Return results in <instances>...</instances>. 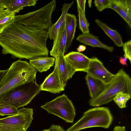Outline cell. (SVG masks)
<instances>
[{"mask_svg": "<svg viewBox=\"0 0 131 131\" xmlns=\"http://www.w3.org/2000/svg\"><path fill=\"white\" fill-rule=\"evenodd\" d=\"M48 33L46 30L14 22L0 34L2 53L10 54L14 58L29 60L47 56Z\"/></svg>", "mask_w": 131, "mask_h": 131, "instance_id": "cell-1", "label": "cell"}, {"mask_svg": "<svg viewBox=\"0 0 131 131\" xmlns=\"http://www.w3.org/2000/svg\"><path fill=\"white\" fill-rule=\"evenodd\" d=\"M37 72L27 61L14 62L0 83V97L14 88L36 80Z\"/></svg>", "mask_w": 131, "mask_h": 131, "instance_id": "cell-2", "label": "cell"}, {"mask_svg": "<svg viewBox=\"0 0 131 131\" xmlns=\"http://www.w3.org/2000/svg\"><path fill=\"white\" fill-rule=\"evenodd\" d=\"M123 92L131 96V79L123 69H120L112 78L106 83L102 92L89 101L90 105L97 107L105 105L113 100L116 95Z\"/></svg>", "mask_w": 131, "mask_h": 131, "instance_id": "cell-3", "label": "cell"}, {"mask_svg": "<svg viewBox=\"0 0 131 131\" xmlns=\"http://www.w3.org/2000/svg\"><path fill=\"white\" fill-rule=\"evenodd\" d=\"M41 91L36 80L10 90L0 97V108L11 106L18 108L26 106Z\"/></svg>", "mask_w": 131, "mask_h": 131, "instance_id": "cell-4", "label": "cell"}, {"mask_svg": "<svg viewBox=\"0 0 131 131\" xmlns=\"http://www.w3.org/2000/svg\"><path fill=\"white\" fill-rule=\"evenodd\" d=\"M113 120V116L108 108L96 107L84 112L82 117L66 131H79L93 127L108 128Z\"/></svg>", "mask_w": 131, "mask_h": 131, "instance_id": "cell-5", "label": "cell"}, {"mask_svg": "<svg viewBox=\"0 0 131 131\" xmlns=\"http://www.w3.org/2000/svg\"><path fill=\"white\" fill-rule=\"evenodd\" d=\"M40 107L48 114L57 116L68 123H73L76 116L75 110L73 103L65 94Z\"/></svg>", "mask_w": 131, "mask_h": 131, "instance_id": "cell-6", "label": "cell"}, {"mask_svg": "<svg viewBox=\"0 0 131 131\" xmlns=\"http://www.w3.org/2000/svg\"><path fill=\"white\" fill-rule=\"evenodd\" d=\"M16 115L0 118V131H26L33 119L32 108L23 107Z\"/></svg>", "mask_w": 131, "mask_h": 131, "instance_id": "cell-7", "label": "cell"}, {"mask_svg": "<svg viewBox=\"0 0 131 131\" xmlns=\"http://www.w3.org/2000/svg\"><path fill=\"white\" fill-rule=\"evenodd\" d=\"M87 74L106 83L114 77V74L108 70L103 63L97 57L90 58Z\"/></svg>", "mask_w": 131, "mask_h": 131, "instance_id": "cell-8", "label": "cell"}, {"mask_svg": "<svg viewBox=\"0 0 131 131\" xmlns=\"http://www.w3.org/2000/svg\"><path fill=\"white\" fill-rule=\"evenodd\" d=\"M66 62L75 71L86 72L88 68L90 58L78 52L71 51L64 56Z\"/></svg>", "mask_w": 131, "mask_h": 131, "instance_id": "cell-9", "label": "cell"}, {"mask_svg": "<svg viewBox=\"0 0 131 131\" xmlns=\"http://www.w3.org/2000/svg\"><path fill=\"white\" fill-rule=\"evenodd\" d=\"M41 91H44L56 94L64 90L56 66L55 65L53 71L40 84Z\"/></svg>", "mask_w": 131, "mask_h": 131, "instance_id": "cell-10", "label": "cell"}, {"mask_svg": "<svg viewBox=\"0 0 131 131\" xmlns=\"http://www.w3.org/2000/svg\"><path fill=\"white\" fill-rule=\"evenodd\" d=\"M67 37L65 20L59 29L54 39L53 46L50 52L51 56L55 58L60 55H64Z\"/></svg>", "mask_w": 131, "mask_h": 131, "instance_id": "cell-11", "label": "cell"}, {"mask_svg": "<svg viewBox=\"0 0 131 131\" xmlns=\"http://www.w3.org/2000/svg\"><path fill=\"white\" fill-rule=\"evenodd\" d=\"M109 8L117 13L131 28V0H111Z\"/></svg>", "mask_w": 131, "mask_h": 131, "instance_id": "cell-12", "label": "cell"}, {"mask_svg": "<svg viewBox=\"0 0 131 131\" xmlns=\"http://www.w3.org/2000/svg\"><path fill=\"white\" fill-rule=\"evenodd\" d=\"M64 56L60 55L55 58V65L57 67L62 83L65 87L68 80L72 77L76 72L66 62Z\"/></svg>", "mask_w": 131, "mask_h": 131, "instance_id": "cell-13", "label": "cell"}, {"mask_svg": "<svg viewBox=\"0 0 131 131\" xmlns=\"http://www.w3.org/2000/svg\"><path fill=\"white\" fill-rule=\"evenodd\" d=\"M76 40L86 45L93 47L103 48L110 52H112L114 50L113 47L109 46L104 44L99 40L98 37L90 33L80 34L77 38Z\"/></svg>", "mask_w": 131, "mask_h": 131, "instance_id": "cell-14", "label": "cell"}, {"mask_svg": "<svg viewBox=\"0 0 131 131\" xmlns=\"http://www.w3.org/2000/svg\"><path fill=\"white\" fill-rule=\"evenodd\" d=\"M67 39L65 52L71 45L74 38L77 23L75 15L68 13L65 17Z\"/></svg>", "mask_w": 131, "mask_h": 131, "instance_id": "cell-15", "label": "cell"}, {"mask_svg": "<svg viewBox=\"0 0 131 131\" xmlns=\"http://www.w3.org/2000/svg\"><path fill=\"white\" fill-rule=\"evenodd\" d=\"M55 59L53 57L41 56L30 60L29 63L37 71H47L53 66Z\"/></svg>", "mask_w": 131, "mask_h": 131, "instance_id": "cell-16", "label": "cell"}, {"mask_svg": "<svg viewBox=\"0 0 131 131\" xmlns=\"http://www.w3.org/2000/svg\"><path fill=\"white\" fill-rule=\"evenodd\" d=\"M85 78L91 99H94L102 92L105 87L106 83L87 74Z\"/></svg>", "mask_w": 131, "mask_h": 131, "instance_id": "cell-17", "label": "cell"}, {"mask_svg": "<svg viewBox=\"0 0 131 131\" xmlns=\"http://www.w3.org/2000/svg\"><path fill=\"white\" fill-rule=\"evenodd\" d=\"M74 2V1H73L70 3H65L62 5L61 16L55 23L52 24L49 30L48 36L50 39H54L58 31L65 20L66 15Z\"/></svg>", "mask_w": 131, "mask_h": 131, "instance_id": "cell-18", "label": "cell"}, {"mask_svg": "<svg viewBox=\"0 0 131 131\" xmlns=\"http://www.w3.org/2000/svg\"><path fill=\"white\" fill-rule=\"evenodd\" d=\"M95 22L112 40L114 44L118 47L122 46L123 43L122 38L116 30L111 29L106 24L99 19H96Z\"/></svg>", "mask_w": 131, "mask_h": 131, "instance_id": "cell-19", "label": "cell"}, {"mask_svg": "<svg viewBox=\"0 0 131 131\" xmlns=\"http://www.w3.org/2000/svg\"><path fill=\"white\" fill-rule=\"evenodd\" d=\"M16 14L15 12L6 9L0 12V34L14 23Z\"/></svg>", "mask_w": 131, "mask_h": 131, "instance_id": "cell-20", "label": "cell"}, {"mask_svg": "<svg viewBox=\"0 0 131 131\" xmlns=\"http://www.w3.org/2000/svg\"><path fill=\"white\" fill-rule=\"evenodd\" d=\"M37 1V0H10L6 6V9L17 13L24 7L35 6Z\"/></svg>", "mask_w": 131, "mask_h": 131, "instance_id": "cell-21", "label": "cell"}, {"mask_svg": "<svg viewBox=\"0 0 131 131\" xmlns=\"http://www.w3.org/2000/svg\"><path fill=\"white\" fill-rule=\"evenodd\" d=\"M131 97L129 95L121 92L116 95L113 100L120 108L122 109L126 108V103Z\"/></svg>", "mask_w": 131, "mask_h": 131, "instance_id": "cell-22", "label": "cell"}, {"mask_svg": "<svg viewBox=\"0 0 131 131\" xmlns=\"http://www.w3.org/2000/svg\"><path fill=\"white\" fill-rule=\"evenodd\" d=\"M79 19V28L83 34L89 33V24L85 16L79 10H78Z\"/></svg>", "mask_w": 131, "mask_h": 131, "instance_id": "cell-23", "label": "cell"}, {"mask_svg": "<svg viewBox=\"0 0 131 131\" xmlns=\"http://www.w3.org/2000/svg\"><path fill=\"white\" fill-rule=\"evenodd\" d=\"M18 111V108L13 106L3 107L0 108V115H13L17 114Z\"/></svg>", "mask_w": 131, "mask_h": 131, "instance_id": "cell-24", "label": "cell"}, {"mask_svg": "<svg viewBox=\"0 0 131 131\" xmlns=\"http://www.w3.org/2000/svg\"><path fill=\"white\" fill-rule=\"evenodd\" d=\"M110 3L111 0H95L94 1L95 6L99 12L109 8Z\"/></svg>", "mask_w": 131, "mask_h": 131, "instance_id": "cell-25", "label": "cell"}, {"mask_svg": "<svg viewBox=\"0 0 131 131\" xmlns=\"http://www.w3.org/2000/svg\"><path fill=\"white\" fill-rule=\"evenodd\" d=\"M124 52V57L131 62V41L130 40L123 43L122 46Z\"/></svg>", "mask_w": 131, "mask_h": 131, "instance_id": "cell-26", "label": "cell"}, {"mask_svg": "<svg viewBox=\"0 0 131 131\" xmlns=\"http://www.w3.org/2000/svg\"><path fill=\"white\" fill-rule=\"evenodd\" d=\"M78 10H79L85 15V7L86 0H77Z\"/></svg>", "mask_w": 131, "mask_h": 131, "instance_id": "cell-27", "label": "cell"}, {"mask_svg": "<svg viewBox=\"0 0 131 131\" xmlns=\"http://www.w3.org/2000/svg\"><path fill=\"white\" fill-rule=\"evenodd\" d=\"M50 131H66L60 125H52L49 129Z\"/></svg>", "mask_w": 131, "mask_h": 131, "instance_id": "cell-28", "label": "cell"}, {"mask_svg": "<svg viewBox=\"0 0 131 131\" xmlns=\"http://www.w3.org/2000/svg\"><path fill=\"white\" fill-rule=\"evenodd\" d=\"M9 0H0V12L6 9V6L9 1Z\"/></svg>", "mask_w": 131, "mask_h": 131, "instance_id": "cell-29", "label": "cell"}, {"mask_svg": "<svg viewBox=\"0 0 131 131\" xmlns=\"http://www.w3.org/2000/svg\"><path fill=\"white\" fill-rule=\"evenodd\" d=\"M119 62L123 66H127V59L124 57H119Z\"/></svg>", "mask_w": 131, "mask_h": 131, "instance_id": "cell-30", "label": "cell"}, {"mask_svg": "<svg viewBox=\"0 0 131 131\" xmlns=\"http://www.w3.org/2000/svg\"><path fill=\"white\" fill-rule=\"evenodd\" d=\"M124 126H116L114 128L113 131H126Z\"/></svg>", "mask_w": 131, "mask_h": 131, "instance_id": "cell-31", "label": "cell"}, {"mask_svg": "<svg viewBox=\"0 0 131 131\" xmlns=\"http://www.w3.org/2000/svg\"><path fill=\"white\" fill-rule=\"evenodd\" d=\"M86 49V47L84 45H80L77 48L78 52H80L84 51Z\"/></svg>", "mask_w": 131, "mask_h": 131, "instance_id": "cell-32", "label": "cell"}, {"mask_svg": "<svg viewBox=\"0 0 131 131\" xmlns=\"http://www.w3.org/2000/svg\"><path fill=\"white\" fill-rule=\"evenodd\" d=\"M7 70L8 69L6 70H0V83Z\"/></svg>", "mask_w": 131, "mask_h": 131, "instance_id": "cell-33", "label": "cell"}, {"mask_svg": "<svg viewBox=\"0 0 131 131\" xmlns=\"http://www.w3.org/2000/svg\"><path fill=\"white\" fill-rule=\"evenodd\" d=\"M92 2V0H89L88 1V5L90 8H91V6Z\"/></svg>", "mask_w": 131, "mask_h": 131, "instance_id": "cell-34", "label": "cell"}, {"mask_svg": "<svg viewBox=\"0 0 131 131\" xmlns=\"http://www.w3.org/2000/svg\"><path fill=\"white\" fill-rule=\"evenodd\" d=\"M42 131H50L49 129H45Z\"/></svg>", "mask_w": 131, "mask_h": 131, "instance_id": "cell-35", "label": "cell"}]
</instances>
